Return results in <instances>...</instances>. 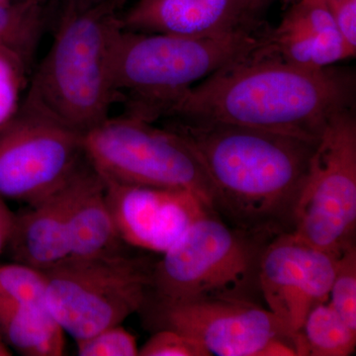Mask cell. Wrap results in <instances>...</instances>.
I'll use <instances>...</instances> for the list:
<instances>
[{
	"mask_svg": "<svg viewBox=\"0 0 356 356\" xmlns=\"http://www.w3.org/2000/svg\"><path fill=\"white\" fill-rule=\"evenodd\" d=\"M90 170L86 159L57 191L15 214L6 247L14 262L46 270L69 257L70 211Z\"/></svg>",
	"mask_w": 356,
	"mask_h": 356,
	"instance_id": "cell-14",
	"label": "cell"
},
{
	"mask_svg": "<svg viewBox=\"0 0 356 356\" xmlns=\"http://www.w3.org/2000/svg\"><path fill=\"white\" fill-rule=\"evenodd\" d=\"M257 49L185 91L163 116L234 124L317 144L334 114L355 108V70L305 69Z\"/></svg>",
	"mask_w": 356,
	"mask_h": 356,
	"instance_id": "cell-1",
	"label": "cell"
},
{
	"mask_svg": "<svg viewBox=\"0 0 356 356\" xmlns=\"http://www.w3.org/2000/svg\"><path fill=\"white\" fill-rule=\"evenodd\" d=\"M64 1L65 3L77 6H106L119 13L126 6L128 0H64Z\"/></svg>",
	"mask_w": 356,
	"mask_h": 356,
	"instance_id": "cell-27",
	"label": "cell"
},
{
	"mask_svg": "<svg viewBox=\"0 0 356 356\" xmlns=\"http://www.w3.org/2000/svg\"><path fill=\"white\" fill-rule=\"evenodd\" d=\"M140 356H210L195 339L170 329L154 331L139 348Z\"/></svg>",
	"mask_w": 356,
	"mask_h": 356,
	"instance_id": "cell-24",
	"label": "cell"
},
{
	"mask_svg": "<svg viewBox=\"0 0 356 356\" xmlns=\"http://www.w3.org/2000/svg\"><path fill=\"white\" fill-rule=\"evenodd\" d=\"M154 264L121 254L67 257L43 271L47 306L65 332L81 341L121 325L140 312L151 289Z\"/></svg>",
	"mask_w": 356,
	"mask_h": 356,
	"instance_id": "cell-6",
	"label": "cell"
},
{
	"mask_svg": "<svg viewBox=\"0 0 356 356\" xmlns=\"http://www.w3.org/2000/svg\"><path fill=\"white\" fill-rule=\"evenodd\" d=\"M0 336L22 355H65V331L47 306L0 304Z\"/></svg>",
	"mask_w": 356,
	"mask_h": 356,
	"instance_id": "cell-17",
	"label": "cell"
},
{
	"mask_svg": "<svg viewBox=\"0 0 356 356\" xmlns=\"http://www.w3.org/2000/svg\"><path fill=\"white\" fill-rule=\"evenodd\" d=\"M84 158L105 182L187 189L215 210L212 187L180 136L135 115L105 119L83 134Z\"/></svg>",
	"mask_w": 356,
	"mask_h": 356,
	"instance_id": "cell-7",
	"label": "cell"
},
{
	"mask_svg": "<svg viewBox=\"0 0 356 356\" xmlns=\"http://www.w3.org/2000/svg\"><path fill=\"white\" fill-rule=\"evenodd\" d=\"M355 108L334 114L314 149L292 214L291 232L334 257L355 245Z\"/></svg>",
	"mask_w": 356,
	"mask_h": 356,
	"instance_id": "cell-8",
	"label": "cell"
},
{
	"mask_svg": "<svg viewBox=\"0 0 356 356\" xmlns=\"http://www.w3.org/2000/svg\"><path fill=\"white\" fill-rule=\"evenodd\" d=\"M36 1L40 2V3L44 4V2L49 1V0H36Z\"/></svg>",
	"mask_w": 356,
	"mask_h": 356,
	"instance_id": "cell-31",
	"label": "cell"
},
{
	"mask_svg": "<svg viewBox=\"0 0 356 356\" xmlns=\"http://www.w3.org/2000/svg\"><path fill=\"white\" fill-rule=\"evenodd\" d=\"M356 348V330L329 302L314 307L297 334L298 356H348Z\"/></svg>",
	"mask_w": 356,
	"mask_h": 356,
	"instance_id": "cell-18",
	"label": "cell"
},
{
	"mask_svg": "<svg viewBox=\"0 0 356 356\" xmlns=\"http://www.w3.org/2000/svg\"><path fill=\"white\" fill-rule=\"evenodd\" d=\"M154 331L170 329L198 341L210 355L261 356L278 339H296L257 302L208 298L147 301L142 310ZM297 350V348H296Z\"/></svg>",
	"mask_w": 356,
	"mask_h": 356,
	"instance_id": "cell-10",
	"label": "cell"
},
{
	"mask_svg": "<svg viewBox=\"0 0 356 356\" xmlns=\"http://www.w3.org/2000/svg\"><path fill=\"white\" fill-rule=\"evenodd\" d=\"M7 2H10L9 0H0V4L7 3Z\"/></svg>",
	"mask_w": 356,
	"mask_h": 356,
	"instance_id": "cell-30",
	"label": "cell"
},
{
	"mask_svg": "<svg viewBox=\"0 0 356 356\" xmlns=\"http://www.w3.org/2000/svg\"><path fill=\"white\" fill-rule=\"evenodd\" d=\"M212 187L214 208L234 227L268 238L292 229L295 202L316 145L220 122L175 119Z\"/></svg>",
	"mask_w": 356,
	"mask_h": 356,
	"instance_id": "cell-2",
	"label": "cell"
},
{
	"mask_svg": "<svg viewBox=\"0 0 356 356\" xmlns=\"http://www.w3.org/2000/svg\"><path fill=\"white\" fill-rule=\"evenodd\" d=\"M76 343L77 355L81 356L139 355L137 339L121 325L107 327Z\"/></svg>",
	"mask_w": 356,
	"mask_h": 356,
	"instance_id": "cell-23",
	"label": "cell"
},
{
	"mask_svg": "<svg viewBox=\"0 0 356 356\" xmlns=\"http://www.w3.org/2000/svg\"><path fill=\"white\" fill-rule=\"evenodd\" d=\"M83 134L23 100L0 127V196L33 205L83 163Z\"/></svg>",
	"mask_w": 356,
	"mask_h": 356,
	"instance_id": "cell-9",
	"label": "cell"
},
{
	"mask_svg": "<svg viewBox=\"0 0 356 356\" xmlns=\"http://www.w3.org/2000/svg\"><path fill=\"white\" fill-rule=\"evenodd\" d=\"M123 245L110 211L104 180L91 166L70 211L69 257L91 259L121 254Z\"/></svg>",
	"mask_w": 356,
	"mask_h": 356,
	"instance_id": "cell-16",
	"label": "cell"
},
{
	"mask_svg": "<svg viewBox=\"0 0 356 356\" xmlns=\"http://www.w3.org/2000/svg\"><path fill=\"white\" fill-rule=\"evenodd\" d=\"M286 1L292 2L293 3V2L296 1V0H286Z\"/></svg>",
	"mask_w": 356,
	"mask_h": 356,
	"instance_id": "cell-32",
	"label": "cell"
},
{
	"mask_svg": "<svg viewBox=\"0 0 356 356\" xmlns=\"http://www.w3.org/2000/svg\"><path fill=\"white\" fill-rule=\"evenodd\" d=\"M329 302L341 318L356 330V247L346 248L336 259Z\"/></svg>",
	"mask_w": 356,
	"mask_h": 356,
	"instance_id": "cell-21",
	"label": "cell"
},
{
	"mask_svg": "<svg viewBox=\"0 0 356 356\" xmlns=\"http://www.w3.org/2000/svg\"><path fill=\"white\" fill-rule=\"evenodd\" d=\"M257 51L287 64L321 70L355 57L324 0H296L280 25L267 30Z\"/></svg>",
	"mask_w": 356,
	"mask_h": 356,
	"instance_id": "cell-15",
	"label": "cell"
},
{
	"mask_svg": "<svg viewBox=\"0 0 356 356\" xmlns=\"http://www.w3.org/2000/svg\"><path fill=\"white\" fill-rule=\"evenodd\" d=\"M131 31L219 38L264 27L248 0H139L121 17Z\"/></svg>",
	"mask_w": 356,
	"mask_h": 356,
	"instance_id": "cell-13",
	"label": "cell"
},
{
	"mask_svg": "<svg viewBox=\"0 0 356 356\" xmlns=\"http://www.w3.org/2000/svg\"><path fill=\"white\" fill-rule=\"evenodd\" d=\"M123 28L121 16L111 7L65 3L25 102L83 134L108 118L119 95L113 60Z\"/></svg>",
	"mask_w": 356,
	"mask_h": 356,
	"instance_id": "cell-3",
	"label": "cell"
},
{
	"mask_svg": "<svg viewBox=\"0 0 356 356\" xmlns=\"http://www.w3.org/2000/svg\"><path fill=\"white\" fill-rule=\"evenodd\" d=\"M10 355L11 353H9V350L7 348L6 343H4L3 339H2L1 336H0V356H7Z\"/></svg>",
	"mask_w": 356,
	"mask_h": 356,
	"instance_id": "cell-29",
	"label": "cell"
},
{
	"mask_svg": "<svg viewBox=\"0 0 356 356\" xmlns=\"http://www.w3.org/2000/svg\"><path fill=\"white\" fill-rule=\"evenodd\" d=\"M267 29L191 38L123 28L115 44V89L130 97L129 114L153 122L192 86L250 55L262 44Z\"/></svg>",
	"mask_w": 356,
	"mask_h": 356,
	"instance_id": "cell-4",
	"label": "cell"
},
{
	"mask_svg": "<svg viewBox=\"0 0 356 356\" xmlns=\"http://www.w3.org/2000/svg\"><path fill=\"white\" fill-rule=\"evenodd\" d=\"M324 1L344 41L356 51V0Z\"/></svg>",
	"mask_w": 356,
	"mask_h": 356,
	"instance_id": "cell-25",
	"label": "cell"
},
{
	"mask_svg": "<svg viewBox=\"0 0 356 356\" xmlns=\"http://www.w3.org/2000/svg\"><path fill=\"white\" fill-rule=\"evenodd\" d=\"M0 304L47 306L43 271L18 262L0 266Z\"/></svg>",
	"mask_w": 356,
	"mask_h": 356,
	"instance_id": "cell-20",
	"label": "cell"
},
{
	"mask_svg": "<svg viewBox=\"0 0 356 356\" xmlns=\"http://www.w3.org/2000/svg\"><path fill=\"white\" fill-rule=\"evenodd\" d=\"M43 27V4L36 0L0 4V46L17 53L28 65L36 51Z\"/></svg>",
	"mask_w": 356,
	"mask_h": 356,
	"instance_id": "cell-19",
	"label": "cell"
},
{
	"mask_svg": "<svg viewBox=\"0 0 356 356\" xmlns=\"http://www.w3.org/2000/svg\"><path fill=\"white\" fill-rule=\"evenodd\" d=\"M28 67L20 55L0 46V127L19 108Z\"/></svg>",
	"mask_w": 356,
	"mask_h": 356,
	"instance_id": "cell-22",
	"label": "cell"
},
{
	"mask_svg": "<svg viewBox=\"0 0 356 356\" xmlns=\"http://www.w3.org/2000/svg\"><path fill=\"white\" fill-rule=\"evenodd\" d=\"M271 238L229 227L210 212L154 262L147 301L226 298L257 302L259 259Z\"/></svg>",
	"mask_w": 356,
	"mask_h": 356,
	"instance_id": "cell-5",
	"label": "cell"
},
{
	"mask_svg": "<svg viewBox=\"0 0 356 356\" xmlns=\"http://www.w3.org/2000/svg\"><path fill=\"white\" fill-rule=\"evenodd\" d=\"M336 257L284 232L262 250L259 286L267 309L296 339L309 312L329 301Z\"/></svg>",
	"mask_w": 356,
	"mask_h": 356,
	"instance_id": "cell-11",
	"label": "cell"
},
{
	"mask_svg": "<svg viewBox=\"0 0 356 356\" xmlns=\"http://www.w3.org/2000/svg\"><path fill=\"white\" fill-rule=\"evenodd\" d=\"M105 186L121 240L149 252L163 254L196 220L216 212L198 194L187 189L112 182H105Z\"/></svg>",
	"mask_w": 356,
	"mask_h": 356,
	"instance_id": "cell-12",
	"label": "cell"
},
{
	"mask_svg": "<svg viewBox=\"0 0 356 356\" xmlns=\"http://www.w3.org/2000/svg\"><path fill=\"white\" fill-rule=\"evenodd\" d=\"M15 213L9 209L4 198L0 196V254L6 250L13 232Z\"/></svg>",
	"mask_w": 356,
	"mask_h": 356,
	"instance_id": "cell-26",
	"label": "cell"
},
{
	"mask_svg": "<svg viewBox=\"0 0 356 356\" xmlns=\"http://www.w3.org/2000/svg\"><path fill=\"white\" fill-rule=\"evenodd\" d=\"M273 1V0H248V9L252 17L255 20L261 21L259 16Z\"/></svg>",
	"mask_w": 356,
	"mask_h": 356,
	"instance_id": "cell-28",
	"label": "cell"
}]
</instances>
